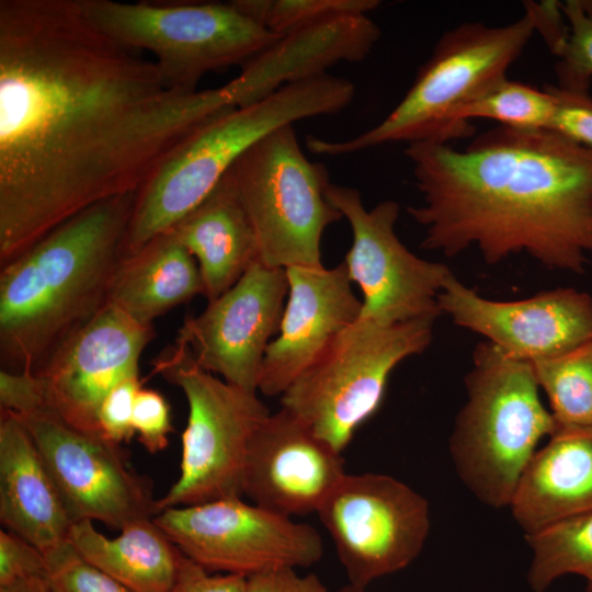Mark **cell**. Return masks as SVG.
Returning <instances> with one entry per match:
<instances>
[{"label": "cell", "mask_w": 592, "mask_h": 592, "mask_svg": "<svg viewBox=\"0 0 592 592\" xmlns=\"http://www.w3.org/2000/svg\"><path fill=\"white\" fill-rule=\"evenodd\" d=\"M587 591L592 592V581H588Z\"/></svg>", "instance_id": "60d3db41"}, {"label": "cell", "mask_w": 592, "mask_h": 592, "mask_svg": "<svg viewBox=\"0 0 592 592\" xmlns=\"http://www.w3.org/2000/svg\"><path fill=\"white\" fill-rule=\"evenodd\" d=\"M0 521L8 530L49 554L68 540L73 521L22 421L1 410Z\"/></svg>", "instance_id": "ffe728a7"}, {"label": "cell", "mask_w": 592, "mask_h": 592, "mask_svg": "<svg viewBox=\"0 0 592 592\" xmlns=\"http://www.w3.org/2000/svg\"><path fill=\"white\" fill-rule=\"evenodd\" d=\"M68 540L83 559L132 592H169L182 556L153 517L128 524L114 538L92 521H78Z\"/></svg>", "instance_id": "cb8c5ba5"}, {"label": "cell", "mask_w": 592, "mask_h": 592, "mask_svg": "<svg viewBox=\"0 0 592 592\" xmlns=\"http://www.w3.org/2000/svg\"><path fill=\"white\" fill-rule=\"evenodd\" d=\"M14 414L32 436L73 523L98 521L121 531L159 513L151 482L129 466L119 443L77 429L45 408Z\"/></svg>", "instance_id": "5bb4252c"}, {"label": "cell", "mask_w": 592, "mask_h": 592, "mask_svg": "<svg viewBox=\"0 0 592 592\" xmlns=\"http://www.w3.org/2000/svg\"><path fill=\"white\" fill-rule=\"evenodd\" d=\"M555 110L556 96L548 86L538 90L506 78L463 106L454 124L463 137L474 133L469 122L474 118L493 119L519 130H549Z\"/></svg>", "instance_id": "4316f807"}, {"label": "cell", "mask_w": 592, "mask_h": 592, "mask_svg": "<svg viewBox=\"0 0 592 592\" xmlns=\"http://www.w3.org/2000/svg\"><path fill=\"white\" fill-rule=\"evenodd\" d=\"M434 321L382 325L358 318L282 394V408L341 453L379 409L392 371L428 349Z\"/></svg>", "instance_id": "ba28073f"}, {"label": "cell", "mask_w": 592, "mask_h": 592, "mask_svg": "<svg viewBox=\"0 0 592 592\" xmlns=\"http://www.w3.org/2000/svg\"><path fill=\"white\" fill-rule=\"evenodd\" d=\"M196 295L204 296L196 260L170 232H164L121 259L107 303L135 321L152 326L156 318Z\"/></svg>", "instance_id": "603a6c76"}, {"label": "cell", "mask_w": 592, "mask_h": 592, "mask_svg": "<svg viewBox=\"0 0 592 592\" xmlns=\"http://www.w3.org/2000/svg\"><path fill=\"white\" fill-rule=\"evenodd\" d=\"M345 474L341 453L282 408L252 435L242 492L252 503L288 517L317 513Z\"/></svg>", "instance_id": "ac0fdd59"}, {"label": "cell", "mask_w": 592, "mask_h": 592, "mask_svg": "<svg viewBox=\"0 0 592 592\" xmlns=\"http://www.w3.org/2000/svg\"><path fill=\"white\" fill-rule=\"evenodd\" d=\"M465 385L468 399L449 444L456 469L482 502L510 506L538 442L556 432V422L540 401L532 364L486 340L474 350Z\"/></svg>", "instance_id": "8992f818"}, {"label": "cell", "mask_w": 592, "mask_h": 592, "mask_svg": "<svg viewBox=\"0 0 592 592\" xmlns=\"http://www.w3.org/2000/svg\"><path fill=\"white\" fill-rule=\"evenodd\" d=\"M1 410L25 413L45 407L44 389L35 373L0 371Z\"/></svg>", "instance_id": "e575fe53"}, {"label": "cell", "mask_w": 592, "mask_h": 592, "mask_svg": "<svg viewBox=\"0 0 592 592\" xmlns=\"http://www.w3.org/2000/svg\"><path fill=\"white\" fill-rule=\"evenodd\" d=\"M326 195L352 229L343 263L362 291L360 319L382 325L436 320L439 295L453 272L419 258L400 241L395 230L399 204L387 200L367 209L356 189L333 183Z\"/></svg>", "instance_id": "4fadbf2b"}, {"label": "cell", "mask_w": 592, "mask_h": 592, "mask_svg": "<svg viewBox=\"0 0 592 592\" xmlns=\"http://www.w3.org/2000/svg\"><path fill=\"white\" fill-rule=\"evenodd\" d=\"M247 592H328L315 573L299 576L295 568H275L247 578Z\"/></svg>", "instance_id": "8d00e7d4"}, {"label": "cell", "mask_w": 592, "mask_h": 592, "mask_svg": "<svg viewBox=\"0 0 592 592\" xmlns=\"http://www.w3.org/2000/svg\"><path fill=\"white\" fill-rule=\"evenodd\" d=\"M526 539L533 550L527 576L533 591L545 592L568 573L592 581V510L549 524Z\"/></svg>", "instance_id": "d4e9b609"}, {"label": "cell", "mask_w": 592, "mask_h": 592, "mask_svg": "<svg viewBox=\"0 0 592 592\" xmlns=\"http://www.w3.org/2000/svg\"><path fill=\"white\" fill-rule=\"evenodd\" d=\"M524 8L535 22L550 50L557 56L568 37V23L562 12L561 2L544 1L540 3L527 1Z\"/></svg>", "instance_id": "74e56055"}, {"label": "cell", "mask_w": 592, "mask_h": 592, "mask_svg": "<svg viewBox=\"0 0 592 592\" xmlns=\"http://www.w3.org/2000/svg\"><path fill=\"white\" fill-rule=\"evenodd\" d=\"M135 193L100 201L0 265V360L35 373L107 305Z\"/></svg>", "instance_id": "3957f363"}, {"label": "cell", "mask_w": 592, "mask_h": 592, "mask_svg": "<svg viewBox=\"0 0 592 592\" xmlns=\"http://www.w3.org/2000/svg\"><path fill=\"white\" fill-rule=\"evenodd\" d=\"M153 373L179 387L189 415L182 433L180 476L159 500L168 508L241 498L252 435L271 413L255 392L228 384L203 369L180 339L152 361Z\"/></svg>", "instance_id": "9c48e42d"}, {"label": "cell", "mask_w": 592, "mask_h": 592, "mask_svg": "<svg viewBox=\"0 0 592 592\" xmlns=\"http://www.w3.org/2000/svg\"><path fill=\"white\" fill-rule=\"evenodd\" d=\"M78 3L86 18L115 42L152 53L170 89L197 90L207 72L242 67L282 37L243 14L231 1Z\"/></svg>", "instance_id": "52a82bcc"}, {"label": "cell", "mask_w": 592, "mask_h": 592, "mask_svg": "<svg viewBox=\"0 0 592 592\" xmlns=\"http://www.w3.org/2000/svg\"><path fill=\"white\" fill-rule=\"evenodd\" d=\"M45 557L54 592H132L83 559L69 540Z\"/></svg>", "instance_id": "f546056e"}, {"label": "cell", "mask_w": 592, "mask_h": 592, "mask_svg": "<svg viewBox=\"0 0 592 592\" xmlns=\"http://www.w3.org/2000/svg\"><path fill=\"white\" fill-rule=\"evenodd\" d=\"M354 95L351 81L327 72L288 83L261 101L213 118L180 145L135 193L123 257L169 231L261 138L301 119L339 113Z\"/></svg>", "instance_id": "277c9868"}, {"label": "cell", "mask_w": 592, "mask_h": 592, "mask_svg": "<svg viewBox=\"0 0 592 592\" xmlns=\"http://www.w3.org/2000/svg\"><path fill=\"white\" fill-rule=\"evenodd\" d=\"M287 294L286 270L258 260L198 316L187 317L177 338L187 344L203 369L257 392L264 355L278 332Z\"/></svg>", "instance_id": "9a60e30c"}, {"label": "cell", "mask_w": 592, "mask_h": 592, "mask_svg": "<svg viewBox=\"0 0 592 592\" xmlns=\"http://www.w3.org/2000/svg\"><path fill=\"white\" fill-rule=\"evenodd\" d=\"M510 506L526 536L592 510V430L556 431L527 464Z\"/></svg>", "instance_id": "7402d4cb"}, {"label": "cell", "mask_w": 592, "mask_h": 592, "mask_svg": "<svg viewBox=\"0 0 592 592\" xmlns=\"http://www.w3.org/2000/svg\"><path fill=\"white\" fill-rule=\"evenodd\" d=\"M234 107L225 84L168 88L78 0H1L0 265L84 208L136 193Z\"/></svg>", "instance_id": "6da1fadb"}, {"label": "cell", "mask_w": 592, "mask_h": 592, "mask_svg": "<svg viewBox=\"0 0 592 592\" xmlns=\"http://www.w3.org/2000/svg\"><path fill=\"white\" fill-rule=\"evenodd\" d=\"M547 86L556 96V110L549 130L592 150V98L589 91Z\"/></svg>", "instance_id": "4dcf8cb0"}, {"label": "cell", "mask_w": 592, "mask_h": 592, "mask_svg": "<svg viewBox=\"0 0 592 592\" xmlns=\"http://www.w3.org/2000/svg\"><path fill=\"white\" fill-rule=\"evenodd\" d=\"M0 592H54L47 576H35L1 584Z\"/></svg>", "instance_id": "f35d334b"}, {"label": "cell", "mask_w": 592, "mask_h": 592, "mask_svg": "<svg viewBox=\"0 0 592 592\" xmlns=\"http://www.w3.org/2000/svg\"><path fill=\"white\" fill-rule=\"evenodd\" d=\"M339 592H366V591H365V588H361V587L349 583L348 585L343 587Z\"/></svg>", "instance_id": "ab89813d"}, {"label": "cell", "mask_w": 592, "mask_h": 592, "mask_svg": "<svg viewBox=\"0 0 592 592\" xmlns=\"http://www.w3.org/2000/svg\"><path fill=\"white\" fill-rule=\"evenodd\" d=\"M536 31L532 14L508 25L466 22L445 32L399 103L378 124L348 139L309 137L307 147L343 156L390 143L449 144L463 135L454 124L466 104L506 79Z\"/></svg>", "instance_id": "5b68a950"}, {"label": "cell", "mask_w": 592, "mask_h": 592, "mask_svg": "<svg viewBox=\"0 0 592 592\" xmlns=\"http://www.w3.org/2000/svg\"><path fill=\"white\" fill-rule=\"evenodd\" d=\"M153 337V326L107 303L35 372L44 408L77 429L102 435L98 413L103 399L118 383L139 374L140 355Z\"/></svg>", "instance_id": "2e32d148"}, {"label": "cell", "mask_w": 592, "mask_h": 592, "mask_svg": "<svg viewBox=\"0 0 592 592\" xmlns=\"http://www.w3.org/2000/svg\"><path fill=\"white\" fill-rule=\"evenodd\" d=\"M531 364L549 400L556 431L592 430V341Z\"/></svg>", "instance_id": "484cf974"}, {"label": "cell", "mask_w": 592, "mask_h": 592, "mask_svg": "<svg viewBox=\"0 0 592 592\" xmlns=\"http://www.w3.org/2000/svg\"><path fill=\"white\" fill-rule=\"evenodd\" d=\"M140 388L139 377L135 375L118 383L105 396L98 413L99 426L104 437L119 444L133 437L134 406Z\"/></svg>", "instance_id": "d6a6232c"}, {"label": "cell", "mask_w": 592, "mask_h": 592, "mask_svg": "<svg viewBox=\"0 0 592 592\" xmlns=\"http://www.w3.org/2000/svg\"><path fill=\"white\" fill-rule=\"evenodd\" d=\"M153 521L183 555L208 572L248 578L275 568L309 567L323 554L314 526L241 498L168 508Z\"/></svg>", "instance_id": "8fae6325"}, {"label": "cell", "mask_w": 592, "mask_h": 592, "mask_svg": "<svg viewBox=\"0 0 592 592\" xmlns=\"http://www.w3.org/2000/svg\"><path fill=\"white\" fill-rule=\"evenodd\" d=\"M561 8L569 33L557 55L558 87L589 91L592 80V1L567 0Z\"/></svg>", "instance_id": "f1b7e54d"}, {"label": "cell", "mask_w": 592, "mask_h": 592, "mask_svg": "<svg viewBox=\"0 0 592 592\" xmlns=\"http://www.w3.org/2000/svg\"><path fill=\"white\" fill-rule=\"evenodd\" d=\"M441 314L525 362L551 358L592 341V297L570 287L519 300H492L453 273L441 291Z\"/></svg>", "instance_id": "e0dca14e"}, {"label": "cell", "mask_w": 592, "mask_h": 592, "mask_svg": "<svg viewBox=\"0 0 592 592\" xmlns=\"http://www.w3.org/2000/svg\"><path fill=\"white\" fill-rule=\"evenodd\" d=\"M170 412L163 395L140 388L134 406L133 428L141 445L151 454L168 446V434L173 431Z\"/></svg>", "instance_id": "1f68e13d"}, {"label": "cell", "mask_w": 592, "mask_h": 592, "mask_svg": "<svg viewBox=\"0 0 592 592\" xmlns=\"http://www.w3.org/2000/svg\"><path fill=\"white\" fill-rule=\"evenodd\" d=\"M237 185L252 223L259 260L270 267L322 265L325 230L343 218L327 198L326 167L301 150L294 125L282 126L235 163Z\"/></svg>", "instance_id": "30bf717a"}, {"label": "cell", "mask_w": 592, "mask_h": 592, "mask_svg": "<svg viewBox=\"0 0 592 592\" xmlns=\"http://www.w3.org/2000/svg\"><path fill=\"white\" fill-rule=\"evenodd\" d=\"M422 196L408 206L422 248L455 257L476 248L488 264L526 253L583 273L592 253V150L553 130L500 126L464 150L405 148Z\"/></svg>", "instance_id": "7a4b0ae2"}, {"label": "cell", "mask_w": 592, "mask_h": 592, "mask_svg": "<svg viewBox=\"0 0 592 592\" xmlns=\"http://www.w3.org/2000/svg\"><path fill=\"white\" fill-rule=\"evenodd\" d=\"M285 270L288 294L258 385L266 396H282L362 310L343 262L332 269L322 264Z\"/></svg>", "instance_id": "d6986e66"}, {"label": "cell", "mask_w": 592, "mask_h": 592, "mask_svg": "<svg viewBox=\"0 0 592 592\" xmlns=\"http://www.w3.org/2000/svg\"><path fill=\"white\" fill-rule=\"evenodd\" d=\"M169 592H247V578L240 574H209L182 554Z\"/></svg>", "instance_id": "d590c367"}, {"label": "cell", "mask_w": 592, "mask_h": 592, "mask_svg": "<svg viewBox=\"0 0 592 592\" xmlns=\"http://www.w3.org/2000/svg\"><path fill=\"white\" fill-rule=\"evenodd\" d=\"M167 232L196 260L207 301L230 288L259 260L255 232L234 168Z\"/></svg>", "instance_id": "44dd1931"}, {"label": "cell", "mask_w": 592, "mask_h": 592, "mask_svg": "<svg viewBox=\"0 0 592 592\" xmlns=\"http://www.w3.org/2000/svg\"><path fill=\"white\" fill-rule=\"evenodd\" d=\"M232 4L270 32L285 36L320 22L367 15L378 0H235Z\"/></svg>", "instance_id": "83f0119b"}, {"label": "cell", "mask_w": 592, "mask_h": 592, "mask_svg": "<svg viewBox=\"0 0 592 592\" xmlns=\"http://www.w3.org/2000/svg\"><path fill=\"white\" fill-rule=\"evenodd\" d=\"M46 574V557L37 547L8 530L0 531V585Z\"/></svg>", "instance_id": "836d02e7"}, {"label": "cell", "mask_w": 592, "mask_h": 592, "mask_svg": "<svg viewBox=\"0 0 592 592\" xmlns=\"http://www.w3.org/2000/svg\"><path fill=\"white\" fill-rule=\"evenodd\" d=\"M317 514L333 540L349 583L365 589L412 562L430 530L428 501L382 474H345Z\"/></svg>", "instance_id": "7c38bea8"}]
</instances>
